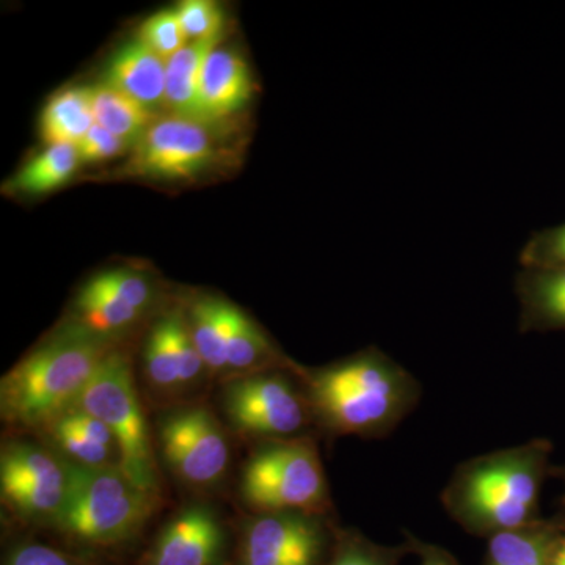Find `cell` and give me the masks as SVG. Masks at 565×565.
Listing matches in <instances>:
<instances>
[{
	"label": "cell",
	"mask_w": 565,
	"mask_h": 565,
	"mask_svg": "<svg viewBox=\"0 0 565 565\" xmlns=\"http://www.w3.org/2000/svg\"><path fill=\"white\" fill-rule=\"evenodd\" d=\"M552 445L531 440L460 463L441 503L465 531L492 537L537 520L539 500L550 470Z\"/></svg>",
	"instance_id": "7a4b0ae2"
},
{
	"label": "cell",
	"mask_w": 565,
	"mask_h": 565,
	"mask_svg": "<svg viewBox=\"0 0 565 565\" xmlns=\"http://www.w3.org/2000/svg\"><path fill=\"white\" fill-rule=\"evenodd\" d=\"M7 565H76L68 556L47 545L25 544L11 553Z\"/></svg>",
	"instance_id": "4dcf8cb0"
},
{
	"label": "cell",
	"mask_w": 565,
	"mask_h": 565,
	"mask_svg": "<svg viewBox=\"0 0 565 565\" xmlns=\"http://www.w3.org/2000/svg\"><path fill=\"white\" fill-rule=\"evenodd\" d=\"M415 548L422 555V565H457L448 553L437 546L415 544Z\"/></svg>",
	"instance_id": "1f68e13d"
},
{
	"label": "cell",
	"mask_w": 565,
	"mask_h": 565,
	"mask_svg": "<svg viewBox=\"0 0 565 565\" xmlns=\"http://www.w3.org/2000/svg\"><path fill=\"white\" fill-rule=\"evenodd\" d=\"M232 303L204 297L189 310V332L207 370L226 373V343H228L230 313Z\"/></svg>",
	"instance_id": "44dd1931"
},
{
	"label": "cell",
	"mask_w": 565,
	"mask_h": 565,
	"mask_svg": "<svg viewBox=\"0 0 565 565\" xmlns=\"http://www.w3.org/2000/svg\"><path fill=\"white\" fill-rule=\"evenodd\" d=\"M159 444L170 470L188 484H215L228 468L226 435L217 418L203 405H188L163 416Z\"/></svg>",
	"instance_id": "9c48e42d"
},
{
	"label": "cell",
	"mask_w": 565,
	"mask_h": 565,
	"mask_svg": "<svg viewBox=\"0 0 565 565\" xmlns=\"http://www.w3.org/2000/svg\"><path fill=\"white\" fill-rule=\"evenodd\" d=\"M222 401L237 430L266 441L305 437L300 434L315 423L302 382L299 379L296 384L285 370L234 377L223 390Z\"/></svg>",
	"instance_id": "52a82bcc"
},
{
	"label": "cell",
	"mask_w": 565,
	"mask_h": 565,
	"mask_svg": "<svg viewBox=\"0 0 565 565\" xmlns=\"http://www.w3.org/2000/svg\"><path fill=\"white\" fill-rule=\"evenodd\" d=\"M95 125L90 88H68L57 93L44 107L41 132L50 147H77Z\"/></svg>",
	"instance_id": "d6986e66"
},
{
	"label": "cell",
	"mask_w": 565,
	"mask_h": 565,
	"mask_svg": "<svg viewBox=\"0 0 565 565\" xmlns=\"http://www.w3.org/2000/svg\"><path fill=\"white\" fill-rule=\"evenodd\" d=\"M104 82L136 99L156 117L167 109V62L139 39L114 55Z\"/></svg>",
	"instance_id": "4fadbf2b"
},
{
	"label": "cell",
	"mask_w": 565,
	"mask_h": 565,
	"mask_svg": "<svg viewBox=\"0 0 565 565\" xmlns=\"http://www.w3.org/2000/svg\"><path fill=\"white\" fill-rule=\"evenodd\" d=\"M222 36L191 41L184 50L167 62V109L182 120L202 122V79L204 66L217 50Z\"/></svg>",
	"instance_id": "e0dca14e"
},
{
	"label": "cell",
	"mask_w": 565,
	"mask_h": 565,
	"mask_svg": "<svg viewBox=\"0 0 565 565\" xmlns=\"http://www.w3.org/2000/svg\"><path fill=\"white\" fill-rule=\"evenodd\" d=\"M241 494L258 514L302 512L326 515L329 486L313 438L264 441L241 475Z\"/></svg>",
	"instance_id": "5b68a950"
},
{
	"label": "cell",
	"mask_w": 565,
	"mask_h": 565,
	"mask_svg": "<svg viewBox=\"0 0 565 565\" xmlns=\"http://www.w3.org/2000/svg\"><path fill=\"white\" fill-rule=\"evenodd\" d=\"M70 462L43 446L13 441L0 456L3 503L18 516L54 523L68 500Z\"/></svg>",
	"instance_id": "ba28073f"
},
{
	"label": "cell",
	"mask_w": 565,
	"mask_h": 565,
	"mask_svg": "<svg viewBox=\"0 0 565 565\" xmlns=\"http://www.w3.org/2000/svg\"><path fill=\"white\" fill-rule=\"evenodd\" d=\"M178 315L173 311L159 319L145 345V373L150 384L161 392L181 388L180 362L174 344Z\"/></svg>",
	"instance_id": "cb8c5ba5"
},
{
	"label": "cell",
	"mask_w": 565,
	"mask_h": 565,
	"mask_svg": "<svg viewBox=\"0 0 565 565\" xmlns=\"http://www.w3.org/2000/svg\"><path fill=\"white\" fill-rule=\"evenodd\" d=\"M95 280L102 282L104 288L109 289L118 299L136 310L143 311L150 303V282L132 270H111V273L98 275Z\"/></svg>",
	"instance_id": "f1b7e54d"
},
{
	"label": "cell",
	"mask_w": 565,
	"mask_h": 565,
	"mask_svg": "<svg viewBox=\"0 0 565 565\" xmlns=\"http://www.w3.org/2000/svg\"><path fill=\"white\" fill-rule=\"evenodd\" d=\"M253 79L243 57L233 51L215 50L204 66L202 107L206 122L223 120L250 102Z\"/></svg>",
	"instance_id": "2e32d148"
},
{
	"label": "cell",
	"mask_w": 565,
	"mask_h": 565,
	"mask_svg": "<svg viewBox=\"0 0 565 565\" xmlns=\"http://www.w3.org/2000/svg\"><path fill=\"white\" fill-rule=\"evenodd\" d=\"M297 375L315 423L332 435L386 437L422 399L414 375L377 348Z\"/></svg>",
	"instance_id": "6da1fadb"
},
{
	"label": "cell",
	"mask_w": 565,
	"mask_h": 565,
	"mask_svg": "<svg viewBox=\"0 0 565 565\" xmlns=\"http://www.w3.org/2000/svg\"><path fill=\"white\" fill-rule=\"evenodd\" d=\"M139 40L169 62L189 44L177 10H162L141 24Z\"/></svg>",
	"instance_id": "d4e9b609"
},
{
	"label": "cell",
	"mask_w": 565,
	"mask_h": 565,
	"mask_svg": "<svg viewBox=\"0 0 565 565\" xmlns=\"http://www.w3.org/2000/svg\"><path fill=\"white\" fill-rule=\"evenodd\" d=\"M223 548L221 520L207 505L192 504L163 527L148 565H217Z\"/></svg>",
	"instance_id": "7c38bea8"
},
{
	"label": "cell",
	"mask_w": 565,
	"mask_h": 565,
	"mask_svg": "<svg viewBox=\"0 0 565 565\" xmlns=\"http://www.w3.org/2000/svg\"><path fill=\"white\" fill-rule=\"evenodd\" d=\"M70 470L68 500L52 525L76 541L120 544L139 533L154 512L158 494L134 484L120 465L70 462Z\"/></svg>",
	"instance_id": "277c9868"
},
{
	"label": "cell",
	"mask_w": 565,
	"mask_h": 565,
	"mask_svg": "<svg viewBox=\"0 0 565 565\" xmlns=\"http://www.w3.org/2000/svg\"><path fill=\"white\" fill-rule=\"evenodd\" d=\"M561 530L556 523L535 520L519 530L490 537L487 565H550Z\"/></svg>",
	"instance_id": "ac0fdd59"
},
{
	"label": "cell",
	"mask_w": 565,
	"mask_h": 565,
	"mask_svg": "<svg viewBox=\"0 0 565 565\" xmlns=\"http://www.w3.org/2000/svg\"><path fill=\"white\" fill-rule=\"evenodd\" d=\"M329 542L322 515L266 512L245 522L239 565H319Z\"/></svg>",
	"instance_id": "8fae6325"
},
{
	"label": "cell",
	"mask_w": 565,
	"mask_h": 565,
	"mask_svg": "<svg viewBox=\"0 0 565 565\" xmlns=\"http://www.w3.org/2000/svg\"><path fill=\"white\" fill-rule=\"evenodd\" d=\"M188 40L199 41L222 36L221 7L210 0H185L177 9Z\"/></svg>",
	"instance_id": "4316f807"
},
{
	"label": "cell",
	"mask_w": 565,
	"mask_h": 565,
	"mask_svg": "<svg viewBox=\"0 0 565 565\" xmlns=\"http://www.w3.org/2000/svg\"><path fill=\"white\" fill-rule=\"evenodd\" d=\"M103 341L76 332L36 349L0 384V411L9 424L44 429L68 412L107 355Z\"/></svg>",
	"instance_id": "3957f363"
},
{
	"label": "cell",
	"mask_w": 565,
	"mask_h": 565,
	"mask_svg": "<svg viewBox=\"0 0 565 565\" xmlns=\"http://www.w3.org/2000/svg\"><path fill=\"white\" fill-rule=\"evenodd\" d=\"M76 147L55 145L36 156L13 180L10 188L28 195H41L61 188L79 166Z\"/></svg>",
	"instance_id": "603a6c76"
},
{
	"label": "cell",
	"mask_w": 565,
	"mask_h": 565,
	"mask_svg": "<svg viewBox=\"0 0 565 565\" xmlns=\"http://www.w3.org/2000/svg\"><path fill=\"white\" fill-rule=\"evenodd\" d=\"M58 455L85 467L120 465L118 445L109 427L95 416L73 407L44 427Z\"/></svg>",
	"instance_id": "5bb4252c"
},
{
	"label": "cell",
	"mask_w": 565,
	"mask_h": 565,
	"mask_svg": "<svg viewBox=\"0 0 565 565\" xmlns=\"http://www.w3.org/2000/svg\"><path fill=\"white\" fill-rule=\"evenodd\" d=\"M215 156L214 141L202 122L170 115L152 122L121 173L151 180H192L210 169Z\"/></svg>",
	"instance_id": "30bf717a"
},
{
	"label": "cell",
	"mask_w": 565,
	"mask_h": 565,
	"mask_svg": "<svg viewBox=\"0 0 565 565\" xmlns=\"http://www.w3.org/2000/svg\"><path fill=\"white\" fill-rule=\"evenodd\" d=\"M396 550L374 545L363 535L343 533L330 565H394Z\"/></svg>",
	"instance_id": "83f0119b"
},
{
	"label": "cell",
	"mask_w": 565,
	"mask_h": 565,
	"mask_svg": "<svg viewBox=\"0 0 565 565\" xmlns=\"http://www.w3.org/2000/svg\"><path fill=\"white\" fill-rule=\"evenodd\" d=\"M129 145L120 137L104 129L103 126L95 125L77 145V156L81 163H96L107 161V159L117 158L128 150Z\"/></svg>",
	"instance_id": "f546056e"
},
{
	"label": "cell",
	"mask_w": 565,
	"mask_h": 565,
	"mask_svg": "<svg viewBox=\"0 0 565 565\" xmlns=\"http://www.w3.org/2000/svg\"><path fill=\"white\" fill-rule=\"evenodd\" d=\"M550 565H565V533L557 535Z\"/></svg>",
	"instance_id": "d6a6232c"
},
{
	"label": "cell",
	"mask_w": 565,
	"mask_h": 565,
	"mask_svg": "<svg viewBox=\"0 0 565 565\" xmlns=\"http://www.w3.org/2000/svg\"><path fill=\"white\" fill-rule=\"evenodd\" d=\"M82 333L102 341V337L120 333L139 319L141 311L129 307L93 278L82 288L76 302Z\"/></svg>",
	"instance_id": "7402d4cb"
},
{
	"label": "cell",
	"mask_w": 565,
	"mask_h": 565,
	"mask_svg": "<svg viewBox=\"0 0 565 565\" xmlns=\"http://www.w3.org/2000/svg\"><path fill=\"white\" fill-rule=\"evenodd\" d=\"M515 292L520 302L522 332L565 330V267H522L515 278Z\"/></svg>",
	"instance_id": "9a60e30c"
},
{
	"label": "cell",
	"mask_w": 565,
	"mask_h": 565,
	"mask_svg": "<svg viewBox=\"0 0 565 565\" xmlns=\"http://www.w3.org/2000/svg\"><path fill=\"white\" fill-rule=\"evenodd\" d=\"M74 407L109 427L117 440L121 470L134 484L158 494L150 430L134 384L131 364L122 353L114 351L104 356Z\"/></svg>",
	"instance_id": "8992f818"
},
{
	"label": "cell",
	"mask_w": 565,
	"mask_h": 565,
	"mask_svg": "<svg viewBox=\"0 0 565 565\" xmlns=\"http://www.w3.org/2000/svg\"><path fill=\"white\" fill-rule=\"evenodd\" d=\"M520 264L526 269L565 267V223L534 233L523 245Z\"/></svg>",
	"instance_id": "484cf974"
},
{
	"label": "cell",
	"mask_w": 565,
	"mask_h": 565,
	"mask_svg": "<svg viewBox=\"0 0 565 565\" xmlns=\"http://www.w3.org/2000/svg\"><path fill=\"white\" fill-rule=\"evenodd\" d=\"M90 102L96 125L120 137L129 147H136L158 118L147 107L115 90L106 82L90 87Z\"/></svg>",
	"instance_id": "ffe728a7"
}]
</instances>
